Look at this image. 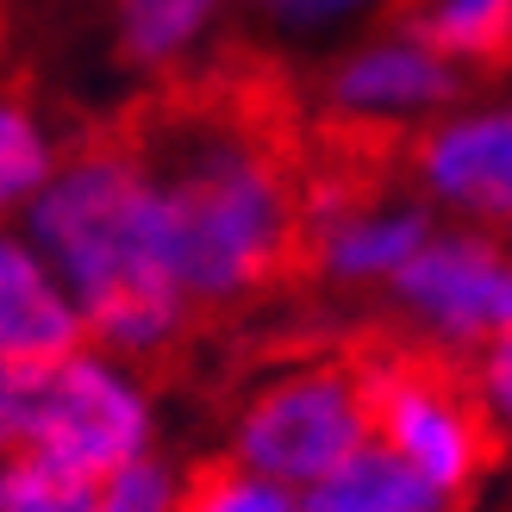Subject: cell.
<instances>
[{
	"mask_svg": "<svg viewBox=\"0 0 512 512\" xmlns=\"http://www.w3.org/2000/svg\"><path fill=\"white\" fill-rule=\"evenodd\" d=\"M306 7H325V0H306Z\"/></svg>",
	"mask_w": 512,
	"mask_h": 512,
	"instance_id": "obj_19",
	"label": "cell"
},
{
	"mask_svg": "<svg viewBox=\"0 0 512 512\" xmlns=\"http://www.w3.org/2000/svg\"><path fill=\"white\" fill-rule=\"evenodd\" d=\"M44 144H38V132H32V119H25L19 107H7L0 100V207H7L13 194H25L44 175Z\"/></svg>",
	"mask_w": 512,
	"mask_h": 512,
	"instance_id": "obj_16",
	"label": "cell"
},
{
	"mask_svg": "<svg viewBox=\"0 0 512 512\" xmlns=\"http://www.w3.org/2000/svg\"><path fill=\"white\" fill-rule=\"evenodd\" d=\"M419 169L431 175L438 194L512 225V113H488V119H463V125H444V132H425Z\"/></svg>",
	"mask_w": 512,
	"mask_h": 512,
	"instance_id": "obj_7",
	"label": "cell"
},
{
	"mask_svg": "<svg viewBox=\"0 0 512 512\" xmlns=\"http://www.w3.org/2000/svg\"><path fill=\"white\" fill-rule=\"evenodd\" d=\"M88 512H163V475L150 469V463L119 469L107 488H100V500Z\"/></svg>",
	"mask_w": 512,
	"mask_h": 512,
	"instance_id": "obj_17",
	"label": "cell"
},
{
	"mask_svg": "<svg viewBox=\"0 0 512 512\" xmlns=\"http://www.w3.org/2000/svg\"><path fill=\"white\" fill-rule=\"evenodd\" d=\"M369 438V381L356 331L275 350L238 413V456L269 481H325Z\"/></svg>",
	"mask_w": 512,
	"mask_h": 512,
	"instance_id": "obj_4",
	"label": "cell"
},
{
	"mask_svg": "<svg viewBox=\"0 0 512 512\" xmlns=\"http://www.w3.org/2000/svg\"><path fill=\"white\" fill-rule=\"evenodd\" d=\"M300 512H456V500L444 488H431L400 450L369 438L350 463H338L325 481H313Z\"/></svg>",
	"mask_w": 512,
	"mask_h": 512,
	"instance_id": "obj_9",
	"label": "cell"
},
{
	"mask_svg": "<svg viewBox=\"0 0 512 512\" xmlns=\"http://www.w3.org/2000/svg\"><path fill=\"white\" fill-rule=\"evenodd\" d=\"M306 132L288 75L250 50L169 75L107 125L157 194L163 250L194 325L325 275L306 200Z\"/></svg>",
	"mask_w": 512,
	"mask_h": 512,
	"instance_id": "obj_1",
	"label": "cell"
},
{
	"mask_svg": "<svg viewBox=\"0 0 512 512\" xmlns=\"http://www.w3.org/2000/svg\"><path fill=\"white\" fill-rule=\"evenodd\" d=\"M425 250V219L419 213H369L325 238V275L363 281V275H394L406 256Z\"/></svg>",
	"mask_w": 512,
	"mask_h": 512,
	"instance_id": "obj_12",
	"label": "cell"
},
{
	"mask_svg": "<svg viewBox=\"0 0 512 512\" xmlns=\"http://www.w3.org/2000/svg\"><path fill=\"white\" fill-rule=\"evenodd\" d=\"M213 0H132L125 7V57L157 63L169 50H182L194 38V25L207 19Z\"/></svg>",
	"mask_w": 512,
	"mask_h": 512,
	"instance_id": "obj_15",
	"label": "cell"
},
{
	"mask_svg": "<svg viewBox=\"0 0 512 512\" xmlns=\"http://www.w3.org/2000/svg\"><path fill=\"white\" fill-rule=\"evenodd\" d=\"M82 344V325L38 275V263L0 244V356L7 363H63Z\"/></svg>",
	"mask_w": 512,
	"mask_h": 512,
	"instance_id": "obj_8",
	"label": "cell"
},
{
	"mask_svg": "<svg viewBox=\"0 0 512 512\" xmlns=\"http://www.w3.org/2000/svg\"><path fill=\"white\" fill-rule=\"evenodd\" d=\"M481 369H488V388H494V406H500V413L512 419V325H506L500 338L488 344V363H481Z\"/></svg>",
	"mask_w": 512,
	"mask_h": 512,
	"instance_id": "obj_18",
	"label": "cell"
},
{
	"mask_svg": "<svg viewBox=\"0 0 512 512\" xmlns=\"http://www.w3.org/2000/svg\"><path fill=\"white\" fill-rule=\"evenodd\" d=\"M413 44L444 63H469L481 75L512 69V0H444L431 13H400Z\"/></svg>",
	"mask_w": 512,
	"mask_h": 512,
	"instance_id": "obj_10",
	"label": "cell"
},
{
	"mask_svg": "<svg viewBox=\"0 0 512 512\" xmlns=\"http://www.w3.org/2000/svg\"><path fill=\"white\" fill-rule=\"evenodd\" d=\"M456 88V75L444 57H431L425 44L413 50H375L356 57L338 75V100L344 107H413V100H444Z\"/></svg>",
	"mask_w": 512,
	"mask_h": 512,
	"instance_id": "obj_11",
	"label": "cell"
},
{
	"mask_svg": "<svg viewBox=\"0 0 512 512\" xmlns=\"http://www.w3.org/2000/svg\"><path fill=\"white\" fill-rule=\"evenodd\" d=\"M100 488L88 475L50 463L38 450H13L0 469V512H88Z\"/></svg>",
	"mask_w": 512,
	"mask_h": 512,
	"instance_id": "obj_13",
	"label": "cell"
},
{
	"mask_svg": "<svg viewBox=\"0 0 512 512\" xmlns=\"http://www.w3.org/2000/svg\"><path fill=\"white\" fill-rule=\"evenodd\" d=\"M144 444V406L125 394L107 369L63 356V363H25V394L7 450H38L50 463L88 475L107 488L119 469L138 463Z\"/></svg>",
	"mask_w": 512,
	"mask_h": 512,
	"instance_id": "obj_5",
	"label": "cell"
},
{
	"mask_svg": "<svg viewBox=\"0 0 512 512\" xmlns=\"http://www.w3.org/2000/svg\"><path fill=\"white\" fill-rule=\"evenodd\" d=\"M175 512H288V500H281L263 481V469H250L244 456H207V463L188 469Z\"/></svg>",
	"mask_w": 512,
	"mask_h": 512,
	"instance_id": "obj_14",
	"label": "cell"
},
{
	"mask_svg": "<svg viewBox=\"0 0 512 512\" xmlns=\"http://www.w3.org/2000/svg\"><path fill=\"white\" fill-rule=\"evenodd\" d=\"M394 288L425 325H438V338L456 344H494L512 325V263L481 238L425 244L394 269Z\"/></svg>",
	"mask_w": 512,
	"mask_h": 512,
	"instance_id": "obj_6",
	"label": "cell"
},
{
	"mask_svg": "<svg viewBox=\"0 0 512 512\" xmlns=\"http://www.w3.org/2000/svg\"><path fill=\"white\" fill-rule=\"evenodd\" d=\"M356 338H363L369 431L463 506L506 450L488 369L456 338H406L388 325H369Z\"/></svg>",
	"mask_w": 512,
	"mask_h": 512,
	"instance_id": "obj_3",
	"label": "cell"
},
{
	"mask_svg": "<svg viewBox=\"0 0 512 512\" xmlns=\"http://www.w3.org/2000/svg\"><path fill=\"white\" fill-rule=\"evenodd\" d=\"M38 238L82 294L88 331L113 350H163L194 331V306L163 250L157 194L107 125L63 163L38 200Z\"/></svg>",
	"mask_w": 512,
	"mask_h": 512,
	"instance_id": "obj_2",
	"label": "cell"
}]
</instances>
